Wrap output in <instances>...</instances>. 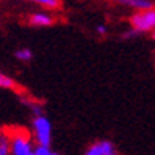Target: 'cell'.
<instances>
[{
	"label": "cell",
	"mask_w": 155,
	"mask_h": 155,
	"mask_svg": "<svg viewBox=\"0 0 155 155\" xmlns=\"http://www.w3.org/2000/svg\"><path fill=\"white\" fill-rule=\"evenodd\" d=\"M11 155H35L37 144L32 133L25 128H10Z\"/></svg>",
	"instance_id": "2"
},
{
	"label": "cell",
	"mask_w": 155,
	"mask_h": 155,
	"mask_svg": "<svg viewBox=\"0 0 155 155\" xmlns=\"http://www.w3.org/2000/svg\"><path fill=\"white\" fill-rule=\"evenodd\" d=\"M152 38H153V40H155V32H153V33H152Z\"/></svg>",
	"instance_id": "13"
},
{
	"label": "cell",
	"mask_w": 155,
	"mask_h": 155,
	"mask_svg": "<svg viewBox=\"0 0 155 155\" xmlns=\"http://www.w3.org/2000/svg\"><path fill=\"white\" fill-rule=\"evenodd\" d=\"M30 133L37 146H45V147H52V124L49 120L46 114H38L32 116L30 122Z\"/></svg>",
	"instance_id": "1"
},
{
	"label": "cell",
	"mask_w": 155,
	"mask_h": 155,
	"mask_svg": "<svg viewBox=\"0 0 155 155\" xmlns=\"http://www.w3.org/2000/svg\"><path fill=\"white\" fill-rule=\"evenodd\" d=\"M27 22L32 27H40V29H43V27L54 25L55 18H54L52 13H49L48 10H38V11H33L27 16Z\"/></svg>",
	"instance_id": "5"
},
{
	"label": "cell",
	"mask_w": 155,
	"mask_h": 155,
	"mask_svg": "<svg viewBox=\"0 0 155 155\" xmlns=\"http://www.w3.org/2000/svg\"><path fill=\"white\" fill-rule=\"evenodd\" d=\"M130 29L136 35L141 33H153L155 32V6L150 10L131 13L128 18Z\"/></svg>",
	"instance_id": "3"
},
{
	"label": "cell",
	"mask_w": 155,
	"mask_h": 155,
	"mask_svg": "<svg viewBox=\"0 0 155 155\" xmlns=\"http://www.w3.org/2000/svg\"><path fill=\"white\" fill-rule=\"evenodd\" d=\"M15 59L21 63H29L33 59V51L27 46H21L15 51Z\"/></svg>",
	"instance_id": "8"
},
{
	"label": "cell",
	"mask_w": 155,
	"mask_h": 155,
	"mask_svg": "<svg viewBox=\"0 0 155 155\" xmlns=\"http://www.w3.org/2000/svg\"><path fill=\"white\" fill-rule=\"evenodd\" d=\"M0 155H11L10 130L8 128H0Z\"/></svg>",
	"instance_id": "7"
},
{
	"label": "cell",
	"mask_w": 155,
	"mask_h": 155,
	"mask_svg": "<svg viewBox=\"0 0 155 155\" xmlns=\"http://www.w3.org/2000/svg\"><path fill=\"white\" fill-rule=\"evenodd\" d=\"M25 2L35 3V5H38L43 10H48V11H52V10L60 8V0H25Z\"/></svg>",
	"instance_id": "10"
},
{
	"label": "cell",
	"mask_w": 155,
	"mask_h": 155,
	"mask_svg": "<svg viewBox=\"0 0 155 155\" xmlns=\"http://www.w3.org/2000/svg\"><path fill=\"white\" fill-rule=\"evenodd\" d=\"M95 32L100 35V37H104V35H108V25L106 24H98L95 27Z\"/></svg>",
	"instance_id": "12"
},
{
	"label": "cell",
	"mask_w": 155,
	"mask_h": 155,
	"mask_svg": "<svg viewBox=\"0 0 155 155\" xmlns=\"http://www.w3.org/2000/svg\"><path fill=\"white\" fill-rule=\"evenodd\" d=\"M116 3H119L120 6H124V8H127V10H131L133 13L150 10V8L155 6L153 0H116Z\"/></svg>",
	"instance_id": "6"
},
{
	"label": "cell",
	"mask_w": 155,
	"mask_h": 155,
	"mask_svg": "<svg viewBox=\"0 0 155 155\" xmlns=\"http://www.w3.org/2000/svg\"><path fill=\"white\" fill-rule=\"evenodd\" d=\"M84 155H120L117 146L109 139H98L89 144L84 150Z\"/></svg>",
	"instance_id": "4"
},
{
	"label": "cell",
	"mask_w": 155,
	"mask_h": 155,
	"mask_svg": "<svg viewBox=\"0 0 155 155\" xmlns=\"http://www.w3.org/2000/svg\"><path fill=\"white\" fill-rule=\"evenodd\" d=\"M35 155H60V153H59V152H55L52 147L37 146V149H35Z\"/></svg>",
	"instance_id": "11"
},
{
	"label": "cell",
	"mask_w": 155,
	"mask_h": 155,
	"mask_svg": "<svg viewBox=\"0 0 155 155\" xmlns=\"http://www.w3.org/2000/svg\"><path fill=\"white\" fill-rule=\"evenodd\" d=\"M0 89L3 90H18V82L10 74L0 71Z\"/></svg>",
	"instance_id": "9"
}]
</instances>
